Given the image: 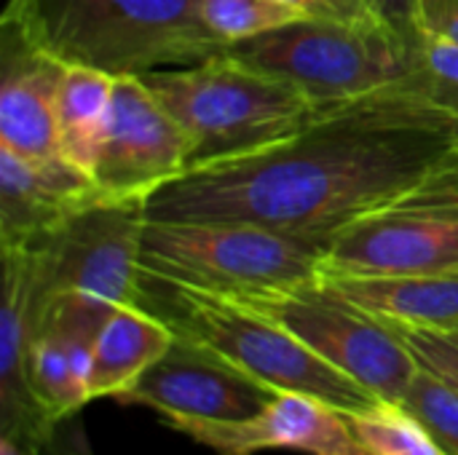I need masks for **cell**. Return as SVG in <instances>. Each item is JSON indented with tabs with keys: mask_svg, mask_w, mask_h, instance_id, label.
I'll return each mask as SVG.
<instances>
[{
	"mask_svg": "<svg viewBox=\"0 0 458 455\" xmlns=\"http://www.w3.org/2000/svg\"><path fill=\"white\" fill-rule=\"evenodd\" d=\"M458 177V110L416 88L325 107L263 150L188 169L148 220L263 225L325 249L349 223Z\"/></svg>",
	"mask_w": 458,
	"mask_h": 455,
	"instance_id": "1",
	"label": "cell"
},
{
	"mask_svg": "<svg viewBox=\"0 0 458 455\" xmlns=\"http://www.w3.org/2000/svg\"><path fill=\"white\" fill-rule=\"evenodd\" d=\"M3 27L64 64L115 78L228 51L207 27L201 0H8Z\"/></svg>",
	"mask_w": 458,
	"mask_h": 455,
	"instance_id": "2",
	"label": "cell"
},
{
	"mask_svg": "<svg viewBox=\"0 0 458 455\" xmlns=\"http://www.w3.org/2000/svg\"><path fill=\"white\" fill-rule=\"evenodd\" d=\"M191 139V166L282 142L325 107L295 83L223 51L204 62L140 75Z\"/></svg>",
	"mask_w": 458,
	"mask_h": 455,
	"instance_id": "3",
	"label": "cell"
},
{
	"mask_svg": "<svg viewBox=\"0 0 458 455\" xmlns=\"http://www.w3.org/2000/svg\"><path fill=\"white\" fill-rule=\"evenodd\" d=\"M137 306L164 319L177 338L215 351L274 392L309 394L341 413L381 402L290 330L236 300L140 276Z\"/></svg>",
	"mask_w": 458,
	"mask_h": 455,
	"instance_id": "4",
	"label": "cell"
},
{
	"mask_svg": "<svg viewBox=\"0 0 458 455\" xmlns=\"http://www.w3.org/2000/svg\"><path fill=\"white\" fill-rule=\"evenodd\" d=\"M228 54L295 83L322 105L389 88H416L435 97L419 54L368 16H306L233 43Z\"/></svg>",
	"mask_w": 458,
	"mask_h": 455,
	"instance_id": "5",
	"label": "cell"
},
{
	"mask_svg": "<svg viewBox=\"0 0 458 455\" xmlns=\"http://www.w3.org/2000/svg\"><path fill=\"white\" fill-rule=\"evenodd\" d=\"M140 276L239 298L322 279V247L250 223L145 217Z\"/></svg>",
	"mask_w": 458,
	"mask_h": 455,
	"instance_id": "6",
	"label": "cell"
},
{
	"mask_svg": "<svg viewBox=\"0 0 458 455\" xmlns=\"http://www.w3.org/2000/svg\"><path fill=\"white\" fill-rule=\"evenodd\" d=\"M228 300L274 319L381 402L403 405L419 373V362L397 330L344 298L325 279Z\"/></svg>",
	"mask_w": 458,
	"mask_h": 455,
	"instance_id": "7",
	"label": "cell"
},
{
	"mask_svg": "<svg viewBox=\"0 0 458 455\" xmlns=\"http://www.w3.org/2000/svg\"><path fill=\"white\" fill-rule=\"evenodd\" d=\"M445 271H458V177L349 223L322 249V279Z\"/></svg>",
	"mask_w": 458,
	"mask_h": 455,
	"instance_id": "8",
	"label": "cell"
},
{
	"mask_svg": "<svg viewBox=\"0 0 458 455\" xmlns=\"http://www.w3.org/2000/svg\"><path fill=\"white\" fill-rule=\"evenodd\" d=\"M142 225V201H97L30 244L40 260L43 295L72 292L107 308L137 306Z\"/></svg>",
	"mask_w": 458,
	"mask_h": 455,
	"instance_id": "9",
	"label": "cell"
},
{
	"mask_svg": "<svg viewBox=\"0 0 458 455\" xmlns=\"http://www.w3.org/2000/svg\"><path fill=\"white\" fill-rule=\"evenodd\" d=\"M191 139L140 75L115 78L113 107L94 164L102 201H148L185 174Z\"/></svg>",
	"mask_w": 458,
	"mask_h": 455,
	"instance_id": "10",
	"label": "cell"
},
{
	"mask_svg": "<svg viewBox=\"0 0 458 455\" xmlns=\"http://www.w3.org/2000/svg\"><path fill=\"white\" fill-rule=\"evenodd\" d=\"M276 394L215 351L174 335L169 351L118 402L150 408L161 421L236 424L263 413Z\"/></svg>",
	"mask_w": 458,
	"mask_h": 455,
	"instance_id": "11",
	"label": "cell"
},
{
	"mask_svg": "<svg viewBox=\"0 0 458 455\" xmlns=\"http://www.w3.org/2000/svg\"><path fill=\"white\" fill-rule=\"evenodd\" d=\"M217 455H258L293 451L306 455L368 453L346 424V416L309 394L279 392L271 405L250 421H161Z\"/></svg>",
	"mask_w": 458,
	"mask_h": 455,
	"instance_id": "12",
	"label": "cell"
},
{
	"mask_svg": "<svg viewBox=\"0 0 458 455\" xmlns=\"http://www.w3.org/2000/svg\"><path fill=\"white\" fill-rule=\"evenodd\" d=\"M43 303L40 260L32 247H3V306H0V437L40 448L51 429L38 405L27 359L38 333Z\"/></svg>",
	"mask_w": 458,
	"mask_h": 455,
	"instance_id": "13",
	"label": "cell"
},
{
	"mask_svg": "<svg viewBox=\"0 0 458 455\" xmlns=\"http://www.w3.org/2000/svg\"><path fill=\"white\" fill-rule=\"evenodd\" d=\"M102 201L94 177L67 158L27 161L0 147V247H30Z\"/></svg>",
	"mask_w": 458,
	"mask_h": 455,
	"instance_id": "14",
	"label": "cell"
},
{
	"mask_svg": "<svg viewBox=\"0 0 458 455\" xmlns=\"http://www.w3.org/2000/svg\"><path fill=\"white\" fill-rule=\"evenodd\" d=\"M67 64L3 27L0 147L27 158H59L56 99Z\"/></svg>",
	"mask_w": 458,
	"mask_h": 455,
	"instance_id": "15",
	"label": "cell"
},
{
	"mask_svg": "<svg viewBox=\"0 0 458 455\" xmlns=\"http://www.w3.org/2000/svg\"><path fill=\"white\" fill-rule=\"evenodd\" d=\"M325 282L389 324L458 333V271L373 279L330 276Z\"/></svg>",
	"mask_w": 458,
	"mask_h": 455,
	"instance_id": "16",
	"label": "cell"
},
{
	"mask_svg": "<svg viewBox=\"0 0 458 455\" xmlns=\"http://www.w3.org/2000/svg\"><path fill=\"white\" fill-rule=\"evenodd\" d=\"M174 343L172 327L142 306H115L94 338L89 400L121 397Z\"/></svg>",
	"mask_w": 458,
	"mask_h": 455,
	"instance_id": "17",
	"label": "cell"
},
{
	"mask_svg": "<svg viewBox=\"0 0 458 455\" xmlns=\"http://www.w3.org/2000/svg\"><path fill=\"white\" fill-rule=\"evenodd\" d=\"M113 91L115 75L83 64H67L59 83V153L86 174L94 172L102 147L113 107Z\"/></svg>",
	"mask_w": 458,
	"mask_h": 455,
	"instance_id": "18",
	"label": "cell"
},
{
	"mask_svg": "<svg viewBox=\"0 0 458 455\" xmlns=\"http://www.w3.org/2000/svg\"><path fill=\"white\" fill-rule=\"evenodd\" d=\"M91 341L38 330L30 346L27 373L30 386L51 424L81 413L89 400L91 381Z\"/></svg>",
	"mask_w": 458,
	"mask_h": 455,
	"instance_id": "19",
	"label": "cell"
},
{
	"mask_svg": "<svg viewBox=\"0 0 458 455\" xmlns=\"http://www.w3.org/2000/svg\"><path fill=\"white\" fill-rule=\"evenodd\" d=\"M360 445L373 455H451L435 434L405 408L376 402L365 410L344 413Z\"/></svg>",
	"mask_w": 458,
	"mask_h": 455,
	"instance_id": "20",
	"label": "cell"
},
{
	"mask_svg": "<svg viewBox=\"0 0 458 455\" xmlns=\"http://www.w3.org/2000/svg\"><path fill=\"white\" fill-rule=\"evenodd\" d=\"M201 16L228 48L311 16L284 0H201Z\"/></svg>",
	"mask_w": 458,
	"mask_h": 455,
	"instance_id": "21",
	"label": "cell"
},
{
	"mask_svg": "<svg viewBox=\"0 0 458 455\" xmlns=\"http://www.w3.org/2000/svg\"><path fill=\"white\" fill-rule=\"evenodd\" d=\"M403 405L435 434L451 455H458V392L445 381L419 367Z\"/></svg>",
	"mask_w": 458,
	"mask_h": 455,
	"instance_id": "22",
	"label": "cell"
},
{
	"mask_svg": "<svg viewBox=\"0 0 458 455\" xmlns=\"http://www.w3.org/2000/svg\"><path fill=\"white\" fill-rule=\"evenodd\" d=\"M389 324V322H386ZM403 343L416 357L419 367L429 370L440 381H445L458 392V333H437V330H416L392 324Z\"/></svg>",
	"mask_w": 458,
	"mask_h": 455,
	"instance_id": "23",
	"label": "cell"
},
{
	"mask_svg": "<svg viewBox=\"0 0 458 455\" xmlns=\"http://www.w3.org/2000/svg\"><path fill=\"white\" fill-rule=\"evenodd\" d=\"M349 8L354 16L373 19L419 54V46L427 35L421 0H349Z\"/></svg>",
	"mask_w": 458,
	"mask_h": 455,
	"instance_id": "24",
	"label": "cell"
},
{
	"mask_svg": "<svg viewBox=\"0 0 458 455\" xmlns=\"http://www.w3.org/2000/svg\"><path fill=\"white\" fill-rule=\"evenodd\" d=\"M419 62L421 70L427 72L432 91L437 99L458 110V43L437 35L427 32L421 46H419Z\"/></svg>",
	"mask_w": 458,
	"mask_h": 455,
	"instance_id": "25",
	"label": "cell"
},
{
	"mask_svg": "<svg viewBox=\"0 0 458 455\" xmlns=\"http://www.w3.org/2000/svg\"><path fill=\"white\" fill-rule=\"evenodd\" d=\"M38 455H97L81 413H72L51 424V429L40 440Z\"/></svg>",
	"mask_w": 458,
	"mask_h": 455,
	"instance_id": "26",
	"label": "cell"
},
{
	"mask_svg": "<svg viewBox=\"0 0 458 455\" xmlns=\"http://www.w3.org/2000/svg\"><path fill=\"white\" fill-rule=\"evenodd\" d=\"M429 32H437V35H445V38H451V40H456L458 43V3L429 29Z\"/></svg>",
	"mask_w": 458,
	"mask_h": 455,
	"instance_id": "27",
	"label": "cell"
},
{
	"mask_svg": "<svg viewBox=\"0 0 458 455\" xmlns=\"http://www.w3.org/2000/svg\"><path fill=\"white\" fill-rule=\"evenodd\" d=\"M0 455H38V451L11 440V437H0Z\"/></svg>",
	"mask_w": 458,
	"mask_h": 455,
	"instance_id": "28",
	"label": "cell"
}]
</instances>
